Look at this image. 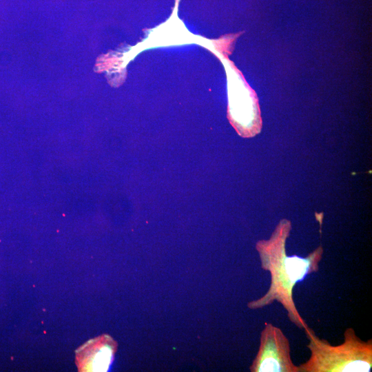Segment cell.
<instances>
[{
	"label": "cell",
	"instance_id": "obj_3",
	"mask_svg": "<svg viewBox=\"0 0 372 372\" xmlns=\"http://www.w3.org/2000/svg\"><path fill=\"white\" fill-rule=\"evenodd\" d=\"M249 369L251 372H299L291 357L289 341L279 327L265 323L259 349Z\"/></svg>",
	"mask_w": 372,
	"mask_h": 372
},
{
	"label": "cell",
	"instance_id": "obj_2",
	"mask_svg": "<svg viewBox=\"0 0 372 372\" xmlns=\"http://www.w3.org/2000/svg\"><path fill=\"white\" fill-rule=\"evenodd\" d=\"M309 358L298 366L299 372H369L372 369V340H362L351 327L344 332V342L331 345L310 329Z\"/></svg>",
	"mask_w": 372,
	"mask_h": 372
},
{
	"label": "cell",
	"instance_id": "obj_4",
	"mask_svg": "<svg viewBox=\"0 0 372 372\" xmlns=\"http://www.w3.org/2000/svg\"><path fill=\"white\" fill-rule=\"evenodd\" d=\"M114 351V342L109 336L103 335L88 341L76 351L79 371H107Z\"/></svg>",
	"mask_w": 372,
	"mask_h": 372
},
{
	"label": "cell",
	"instance_id": "obj_1",
	"mask_svg": "<svg viewBox=\"0 0 372 372\" xmlns=\"http://www.w3.org/2000/svg\"><path fill=\"white\" fill-rule=\"evenodd\" d=\"M291 229V221L282 219L276 227L269 239L257 242L256 248L259 254L261 267L270 273L271 283L264 296L249 302L247 306L251 309H258L277 301L286 310L289 321L306 333L311 328L300 316L295 304L293 288L308 275L319 270L324 249L320 245L304 258L297 255L287 256L286 241Z\"/></svg>",
	"mask_w": 372,
	"mask_h": 372
}]
</instances>
